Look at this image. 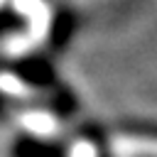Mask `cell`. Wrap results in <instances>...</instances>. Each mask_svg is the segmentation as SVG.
Masks as SVG:
<instances>
[{
    "mask_svg": "<svg viewBox=\"0 0 157 157\" xmlns=\"http://www.w3.org/2000/svg\"><path fill=\"white\" fill-rule=\"evenodd\" d=\"M110 145L120 157L157 155V132H120V135H113Z\"/></svg>",
    "mask_w": 157,
    "mask_h": 157,
    "instance_id": "6da1fadb",
    "label": "cell"
}]
</instances>
